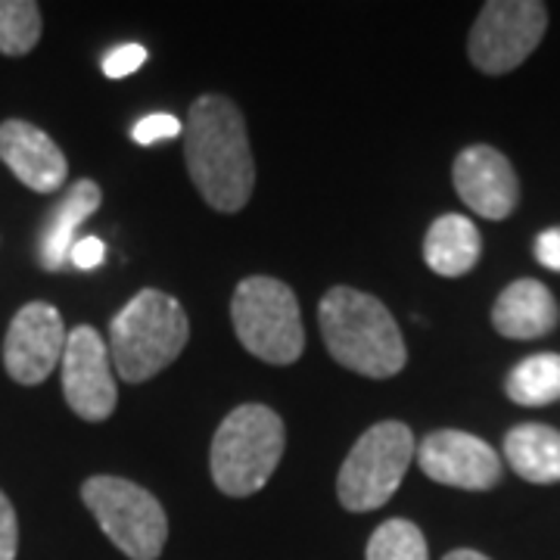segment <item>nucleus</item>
<instances>
[{"instance_id": "21", "label": "nucleus", "mask_w": 560, "mask_h": 560, "mask_svg": "<svg viewBox=\"0 0 560 560\" xmlns=\"http://www.w3.org/2000/svg\"><path fill=\"white\" fill-rule=\"evenodd\" d=\"M184 135V125H180L172 113H153L147 119H140L131 131V138L140 147H150V143H160V140H175Z\"/></svg>"}, {"instance_id": "17", "label": "nucleus", "mask_w": 560, "mask_h": 560, "mask_svg": "<svg viewBox=\"0 0 560 560\" xmlns=\"http://www.w3.org/2000/svg\"><path fill=\"white\" fill-rule=\"evenodd\" d=\"M504 460L526 482H560V430L548 423H517L504 436Z\"/></svg>"}, {"instance_id": "4", "label": "nucleus", "mask_w": 560, "mask_h": 560, "mask_svg": "<svg viewBox=\"0 0 560 560\" xmlns=\"http://www.w3.org/2000/svg\"><path fill=\"white\" fill-rule=\"evenodd\" d=\"M287 445V430L268 405H241L212 436L209 470L224 495L246 499L268 486Z\"/></svg>"}, {"instance_id": "13", "label": "nucleus", "mask_w": 560, "mask_h": 560, "mask_svg": "<svg viewBox=\"0 0 560 560\" xmlns=\"http://www.w3.org/2000/svg\"><path fill=\"white\" fill-rule=\"evenodd\" d=\"M0 160L35 194H54L69 178L62 150L32 121L7 119L0 125Z\"/></svg>"}, {"instance_id": "12", "label": "nucleus", "mask_w": 560, "mask_h": 560, "mask_svg": "<svg viewBox=\"0 0 560 560\" xmlns=\"http://www.w3.org/2000/svg\"><path fill=\"white\" fill-rule=\"evenodd\" d=\"M452 180L460 202L489 221H504L521 202V180L514 165L489 143H474L460 150Z\"/></svg>"}, {"instance_id": "15", "label": "nucleus", "mask_w": 560, "mask_h": 560, "mask_svg": "<svg viewBox=\"0 0 560 560\" xmlns=\"http://www.w3.org/2000/svg\"><path fill=\"white\" fill-rule=\"evenodd\" d=\"M480 253L482 241L477 224L458 212L440 215L423 237V261L440 278L470 275L480 261Z\"/></svg>"}, {"instance_id": "22", "label": "nucleus", "mask_w": 560, "mask_h": 560, "mask_svg": "<svg viewBox=\"0 0 560 560\" xmlns=\"http://www.w3.org/2000/svg\"><path fill=\"white\" fill-rule=\"evenodd\" d=\"M143 62H147V50L140 44H121L113 54H106L103 75L106 79H128L131 72H138Z\"/></svg>"}, {"instance_id": "19", "label": "nucleus", "mask_w": 560, "mask_h": 560, "mask_svg": "<svg viewBox=\"0 0 560 560\" xmlns=\"http://www.w3.org/2000/svg\"><path fill=\"white\" fill-rule=\"evenodd\" d=\"M40 40V7L32 0H0V54L25 57Z\"/></svg>"}, {"instance_id": "18", "label": "nucleus", "mask_w": 560, "mask_h": 560, "mask_svg": "<svg viewBox=\"0 0 560 560\" xmlns=\"http://www.w3.org/2000/svg\"><path fill=\"white\" fill-rule=\"evenodd\" d=\"M508 399L523 408H541L560 399V355L555 352H541L523 359L511 374L504 386Z\"/></svg>"}, {"instance_id": "3", "label": "nucleus", "mask_w": 560, "mask_h": 560, "mask_svg": "<svg viewBox=\"0 0 560 560\" xmlns=\"http://www.w3.org/2000/svg\"><path fill=\"white\" fill-rule=\"evenodd\" d=\"M190 340L180 302L162 290H140L109 320V359L125 383H143L165 371Z\"/></svg>"}, {"instance_id": "26", "label": "nucleus", "mask_w": 560, "mask_h": 560, "mask_svg": "<svg viewBox=\"0 0 560 560\" xmlns=\"http://www.w3.org/2000/svg\"><path fill=\"white\" fill-rule=\"evenodd\" d=\"M442 560H489L480 551H474V548H458V551H448Z\"/></svg>"}, {"instance_id": "6", "label": "nucleus", "mask_w": 560, "mask_h": 560, "mask_svg": "<svg viewBox=\"0 0 560 560\" xmlns=\"http://www.w3.org/2000/svg\"><path fill=\"white\" fill-rule=\"evenodd\" d=\"M418 445L401 420H381L364 430L346 455L337 477L340 504L352 514L377 511L396 495Z\"/></svg>"}, {"instance_id": "2", "label": "nucleus", "mask_w": 560, "mask_h": 560, "mask_svg": "<svg viewBox=\"0 0 560 560\" xmlns=\"http://www.w3.org/2000/svg\"><path fill=\"white\" fill-rule=\"evenodd\" d=\"M318 324L330 359L361 377H396L408 361L405 337L389 308L355 287H330L318 305Z\"/></svg>"}, {"instance_id": "7", "label": "nucleus", "mask_w": 560, "mask_h": 560, "mask_svg": "<svg viewBox=\"0 0 560 560\" xmlns=\"http://www.w3.org/2000/svg\"><path fill=\"white\" fill-rule=\"evenodd\" d=\"M81 501L125 558H160L168 539V517L153 492L121 477H91L81 482Z\"/></svg>"}, {"instance_id": "1", "label": "nucleus", "mask_w": 560, "mask_h": 560, "mask_svg": "<svg viewBox=\"0 0 560 560\" xmlns=\"http://www.w3.org/2000/svg\"><path fill=\"white\" fill-rule=\"evenodd\" d=\"M184 160L200 197L219 212H241L256 187V160L237 103L202 94L187 113Z\"/></svg>"}, {"instance_id": "10", "label": "nucleus", "mask_w": 560, "mask_h": 560, "mask_svg": "<svg viewBox=\"0 0 560 560\" xmlns=\"http://www.w3.org/2000/svg\"><path fill=\"white\" fill-rule=\"evenodd\" d=\"M420 470L433 482L467 489V492H489L501 482L499 452L480 436L464 430H436L418 445Z\"/></svg>"}, {"instance_id": "25", "label": "nucleus", "mask_w": 560, "mask_h": 560, "mask_svg": "<svg viewBox=\"0 0 560 560\" xmlns=\"http://www.w3.org/2000/svg\"><path fill=\"white\" fill-rule=\"evenodd\" d=\"M536 259L545 265L548 271L560 275V228H548L536 237Z\"/></svg>"}, {"instance_id": "16", "label": "nucleus", "mask_w": 560, "mask_h": 560, "mask_svg": "<svg viewBox=\"0 0 560 560\" xmlns=\"http://www.w3.org/2000/svg\"><path fill=\"white\" fill-rule=\"evenodd\" d=\"M101 200L103 194L97 180H75L66 190L60 206L54 209V215L44 224V237H40V265H44V271H60L62 265L69 261V253L79 241L75 237L79 224H84L101 209Z\"/></svg>"}, {"instance_id": "23", "label": "nucleus", "mask_w": 560, "mask_h": 560, "mask_svg": "<svg viewBox=\"0 0 560 560\" xmlns=\"http://www.w3.org/2000/svg\"><path fill=\"white\" fill-rule=\"evenodd\" d=\"M20 551V523L10 499L0 492V560H16Z\"/></svg>"}, {"instance_id": "9", "label": "nucleus", "mask_w": 560, "mask_h": 560, "mask_svg": "<svg viewBox=\"0 0 560 560\" xmlns=\"http://www.w3.org/2000/svg\"><path fill=\"white\" fill-rule=\"evenodd\" d=\"M62 393H66L69 408L88 423H101L116 411L119 389H116V381H113L109 346L88 324H81L66 337Z\"/></svg>"}, {"instance_id": "14", "label": "nucleus", "mask_w": 560, "mask_h": 560, "mask_svg": "<svg viewBox=\"0 0 560 560\" xmlns=\"http://www.w3.org/2000/svg\"><path fill=\"white\" fill-rule=\"evenodd\" d=\"M560 320L555 293L541 280L523 278L508 283L492 305V327L508 340H539L548 337Z\"/></svg>"}, {"instance_id": "8", "label": "nucleus", "mask_w": 560, "mask_h": 560, "mask_svg": "<svg viewBox=\"0 0 560 560\" xmlns=\"http://www.w3.org/2000/svg\"><path fill=\"white\" fill-rule=\"evenodd\" d=\"M548 28V7L539 0H489L470 28L467 54L486 75L514 72L536 50Z\"/></svg>"}, {"instance_id": "20", "label": "nucleus", "mask_w": 560, "mask_h": 560, "mask_svg": "<svg viewBox=\"0 0 560 560\" xmlns=\"http://www.w3.org/2000/svg\"><path fill=\"white\" fill-rule=\"evenodd\" d=\"M368 560H430L427 539L420 533L418 523L393 517L374 529L368 541Z\"/></svg>"}, {"instance_id": "5", "label": "nucleus", "mask_w": 560, "mask_h": 560, "mask_svg": "<svg viewBox=\"0 0 560 560\" xmlns=\"http://www.w3.org/2000/svg\"><path fill=\"white\" fill-rule=\"evenodd\" d=\"M231 320L246 352L268 364H293L305 349L296 293L275 278H246L231 300Z\"/></svg>"}, {"instance_id": "24", "label": "nucleus", "mask_w": 560, "mask_h": 560, "mask_svg": "<svg viewBox=\"0 0 560 560\" xmlns=\"http://www.w3.org/2000/svg\"><path fill=\"white\" fill-rule=\"evenodd\" d=\"M106 256V246H103L101 237H79L75 246H72V253H69V261L81 268V271H91V268H97Z\"/></svg>"}, {"instance_id": "11", "label": "nucleus", "mask_w": 560, "mask_h": 560, "mask_svg": "<svg viewBox=\"0 0 560 560\" xmlns=\"http://www.w3.org/2000/svg\"><path fill=\"white\" fill-rule=\"evenodd\" d=\"M66 327L62 315L50 302H28L10 320L7 340H3V368L22 386L44 383L66 349Z\"/></svg>"}]
</instances>
